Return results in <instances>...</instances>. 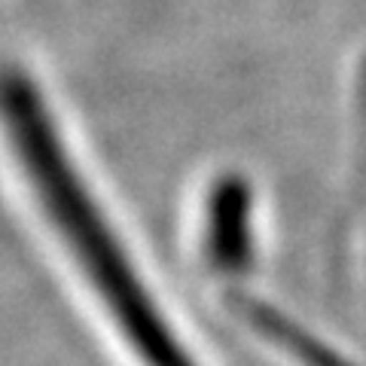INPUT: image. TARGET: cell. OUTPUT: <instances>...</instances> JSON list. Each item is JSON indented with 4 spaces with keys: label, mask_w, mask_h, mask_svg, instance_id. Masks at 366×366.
<instances>
[{
    "label": "cell",
    "mask_w": 366,
    "mask_h": 366,
    "mask_svg": "<svg viewBox=\"0 0 366 366\" xmlns=\"http://www.w3.org/2000/svg\"><path fill=\"white\" fill-rule=\"evenodd\" d=\"M0 134L46 226L129 351L144 366H199L86 183L40 79L9 59L0 61Z\"/></svg>",
    "instance_id": "6da1fadb"
},
{
    "label": "cell",
    "mask_w": 366,
    "mask_h": 366,
    "mask_svg": "<svg viewBox=\"0 0 366 366\" xmlns=\"http://www.w3.org/2000/svg\"><path fill=\"white\" fill-rule=\"evenodd\" d=\"M204 247L217 269L242 272L247 266L254 238H250V192L238 180H223L211 189L208 220H204Z\"/></svg>",
    "instance_id": "7a4b0ae2"
}]
</instances>
